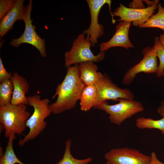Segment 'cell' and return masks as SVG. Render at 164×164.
I'll list each match as a JSON object with an SVG mask.
<instances>
[{
	"mask_svg": "<svg viewBox=\"0 0 164 164\" xmlns=\"http://www.w3.org/2000/svg\"><path fill=\"white\" fill-rule=\"evenodd\" d=\"M86 85L80 78L79 64L67 68L66 76L61 83L57 85L53 99L56 100L49 105L52 113L58 114L74 108Z\"/></svg>",
	"mask_w": 164,
	"mask_h": 164,
	"instance_id": "6da1fadb",
	"label": "cell"
},
{
	"mask_svg": "<svg viewBox=\"0 0 164 164\" xmlns=\"http://www.w3.org/2000/svg\"><path fill=\"white\" fill-rule=\"evenodd\" d=\"M28 97V105L33 108L34 111L26 123V127L29 128V132L18 143L21 147L35 138L43 131L47 125L45 119L52 113L49 108L48 99H41V96L37 94L29 96Z\"/></svg>",
	"mask_w": 164,
	"mask_h": 164,
	"instance_id": "7a4b0ae2",
	"label": "cell"
},
{
	"mask_svg": "<svg viewBox=\"0 0 164 164\" xmlns=\"http://www.w3.org/2000/svg\"><path fill=\"white\" fill-rule=\"evenodd\" d=\"M31 116L26 105L11 104L0 107V123L4 126L5 136L12 133L21 134L26 130L27 121Z\"/></svg>",
	"mask_w": 164,
	"mask_h": 164,
	"instance_id": "3957f363",
	"label": "cell"
},
{
	"mask_svg": "<svg viewBox=\"0 0 164 164\" xmlns=\"http://www.w3.org/2000/svg\"><path fill=\"white\" fill-rule=\"evenodd\" d=\"M91 43L86 39L83 34L79 35L74 40L70 50L65 53V66L67 68L72 65L102 60L105 57V52H101L95 55L91 50Z\"/></svg>",
	"mask_w": 164,
	"mask_h": 164,
	"instance_id": "277c9868",
	"label": "cell"
},
{
	"mask_svg": "<svg viewBox=\"0 0 164 164\" xmlns=\"http://www.w3.org/2000/svg\"><path fill=\"white\" fill-rule=\"evenodd\" d=\"M118 101V103L113 105L109 104L107 102L102 103L96 108L104 111L108 114L111 122L118 125L144 111L141 103L133 99L120 98Z\"/></svg>",
	"mask_w": 164,
	"mask_h": 164,
	"instance_id": "5b68a950",
	"label": "cell"
},
{
	"mask_svg": "<svg viewBox=\"0 0 164 164\" xmlns=\"http://www.w3.org/2000/svg\"><path fill=\"white\" fill-rule=\"evenodd\" d=\"M97 97L93 108L108 100L118 101L120 98L133 99L134 96L129 89L121 88L114 84L106 74H103L94 84Z\"/></svg>",
	"mask_w": 164,
	"mask_h": 164,
	"instance_id": "8992f818",
	"label": "cell"
},
{
	"mask_svg": "<svg viewBox=\"0 0 164 164\" xmlns=\"http://www.w3.org/2000/svg\"><path fill=\"white\" fill-rule=\"evenodd\" d=\"M32 9V0H30L25 8L23 20L25 24L24 32L19 38L13 39L10 44L16 47L22 43L30 44L38 50L42 57H45L46 56L45 42L43 39L41 38L37 34L35 30L36 26L32 24L33 20L31 19Z\"/></svg>",
	"mask_w": 164,
	"mask_h": 164,
	"instance_id": "52a82bcc",
	"label": "cell"
},
{
	"mask_svg": "<svg viewBox=\"0 0 164 164\" xmlns=\"http://www.w3.org/2000/svg\"><path fill=\"white\" fill-rule=\"evenodd\" d=\"M91 15V22L88 28L83 31L82 33L86 34V39L89 41L92 46L97 43V39L104 34V27L98 22V17L100 11L103 5L107 4L109 6V12L114 21L112 12L111 11V1L110 0H87Z\"/></svg>",
	"mask_w": 164,
	"mask_h": 164,
	"instance_id": "ba28073f",
	"label": "cell"
},
{
	"mask_svg": "<svg viewBox=\"0 0 164 164\" xmlns=\"http://www.w3.org/2000/svg\"><path fill=\"white\" fill-rule=\"evenodd\" d=\"M106 164H149L150 155L127 147L113 148L104 155Z\"/></svg>",
	"mask_w": 164,
	"mask_h": 164,
	"instance_id": "9c48e42d",
	"label": "cell"
},
{
	"mask_svg": "<svg viewBox=\"0 0 164 164\" xmlns=\"http://www.w3.org/2000/svg\"><path fill=\"white\" fill-rule=\"evenodd\" d=\"M143 56L140 62L128 70L125 74L122 80L123 84H131L136 75L140 73H156L158 67L155 50L153 47L147 46L142 51Z\"/></svg>",
	"mask_w": 164,
	"mask_h": 164,
	"instance_id": "30bf717a",
	"label": "cell"
},
{
	"mask_svg": "<svg viewBox=\"0 0 164 164\" xmlns=\"http://www.w3.org/2000/svg\"><path fill=\"white\" fill-rule=\"evenodd\" d=\"M159 0H156L153 5L143 9L128 8L122 3L112 12L114 17L118 16V21L132 22L133 26H139L146 22L157 8Z\"/></svg>",
	"mask_w": 164,
	"mask_h": 164,
	"instance_id": "8fae6325",
	"label": "cell"
},
{
	"mask_svg": "<svg viewBox=\"0 0 164 164\" xmlns=\"http://www.w3.org/2000/svg\"><path fill=\"white\" fill-rule=\"evenodd\" d=\"M131 22L121 21L116 26V31L111 38L108 41L100 44L101 52H105L110 48L121 47L128 49L134 47L129 37V32Z\"/></svg>",
	"mask_w": 164,
	"mask_h": 164,
	"instance_id": "7c38bea8",
	"label": "cell"
},
{
	"mask_svg": "<svg viewBox=\"0 0 164 164\" xmlns=\"http://www.w3.org/2000/svg\"><path fill=\"white\" fill-rule=\"evenodd\" d=\"M24 0H16L12 8L2 18L0 22V36L2 38L11 29L17 20H23L26 6Z\"/></svg>",
	"mask_w": 164,
	"mask_h": 164,
	"instance_id": "4fadbf2b",
	"label": "cell"
},
{
	"mask_svg": "<svg viewBox=\"0 0 164 164\" xmlns=\"http://www.w3.org/2000/svg\"><path fill=\"white\" fill-rule=\"evenodd\" d=\"M10 79L14 87L11 104L13 105H28V98L26 95L29 88V84L27 81L17 72L13 73Z\"/></svg>",
	"mask_w": 164,
	"mask_h": 164,
	"instance_id": "5bb4252c",
	"label": "cell"
},
{
	"mask_svg": "<svg viewBox=\"0 0 164 164\" xmlns=\"http://www.w3.org/2000/svg\"><path fill=\"white\" fill-rule=\"evenodd\" d=\"M80 78L86 85H94L103 74L97 72L98 67L93 62L79 64Z\"/></svg>",
	"mask_w": 164,
	"mask_h": 164,
	"instance_id": "9a60e30c",
	"label": "cell"
},
{
	"mask_svg": "<svg viewBox=\"0 0 164 164\" xmlns=\"http://www.w3.org/2000/svg\"><path fill=\"white\" fill-rule=\"evenodd\" d=\"M97 97V91L94 85L86 86L80 96V108L87 111L93 107Z\"/></svg>",
	"mask_w": 164,
	"mask_h": 164,
	"instance_id": "2e32d148",
	"label": "cell"
},
{
	"mask_svg": "<svg viewBox=\"0 0 164 164\" xmlns=\"http://www.w3.org/2000/svg\"><path fill=\"white\" fill-rule=\"evenodd\" d=\"M15 134L12 133L9 135L5 152L2 156L0 157V164H27L20 161L14 152L13 143L16 138Z\"/></svg>",
	"mask_w": 164,
	"mask_h": 164,
	"instance_id": "e0dca14e",
	"label": "cell"
},
{
	"mask_svg": "<svg viewBox=\"0 0 164 164\" xmlns=\"http://www.w3.org/2000/svg\"><path fill=\"white\" fill-rule=\"evenodd\" d=\"M135 125L139 129H156L164 134V116L158 120L143 117L139 118L136 120Z\"/></svg>",
	"mask_w": 164,
	"mask_h": 164,
	"instance_id": "ac0fdd59",
	"label": "cell"
},
{
	"mask_svg": "<svg viewBox=\"0 0 164 164\" xmlns=\"http://www.w3.org/2000/svg\"><path fill=\"white\" fill-rule=\"evenodd\" d=\"M156 13L152 15L146 22L139 26L140 28H156L164 31V7L159 3Z\"/></svg>",
	"mask_w": 164,
	"mask_h": 164,
	"instance_id": "d6986e66",
	"label": "cell"
},
{
	"mask_svg": "<svg viewBox=\"0 0 164 164\" xmlns=\"http://www.w3.org/2000/svg\"><path fill=\"white\" fill-rule=\"evenodd\" d=\"M65 144L64 152L63 158L56 164H88L92 161L91 157L84 159H78L74 157L70 150L71 145L70 139L67 140Z\"/></svg>",
	"mask_w": 164,
	"mask_h": 164,
	"instance_id": "ffe728a7",
	"label": "cell"
},
{
	"mask_svg": "<svg viewBox=\"0 0 164 164\" xmlns=\"http://www.w3.org/2000/svg\"><path fill=\"white\" fill-rule=\"evenodd\" d=\"M13 83L10 79L0 84V107L11 104L13 90Z\"/></svg>",
	"mask_w": 164,
	"mask_h": 164,
	"instance_id": "44dd1931",
	"label": "cell"
},
{
	"mask_svg": "<svg viewBox=\"0 0 164 164\" xmlns=\"http://www.w3.org/2000/svg\"><path fill=\"white\" fill-rule=\"evenodd\" d=\"M155 50L157 56L159 60V64L156 72L159 77L164 76V49L160 41L159 37L156 36L154 40V45L152 47Z\"/></svg>",
	"mask_w": 164,
	"mask_h": 164,
	"instance_id": "7402d4cb",
	"label": "cell"
},
{
	"mask_svg": "<svg viewBox=\"0 0 164 164\" xmlns=\"http://www.w3.org/2000/svg\"><path fill=\"white\" fill-rule=\"evenodd\" d=\"M16 1L15 0H0V19L13 7Z\"/></svg>",
	"mask_w": 164,
	"mask_h": 164,
	"instance_id": "603a6c76",
	"label": "cell"
},
{
	"mask_svg": "<svg viewBox=\"0 0 164 164\" xmlns=\"http://www.w3.org/2000/svg\"><path fill=\"white\" fill-rule=\"evenodd\" d=\"M12 75V72H8L5 68L0 57V83L6 80L10 79Z\"/></svg>",
	"mask_w": 164,
	"mask_h": 164,
	"instance_id": "cb8c5ba5",
	"label": "cell"
},
{
	"mask_svg": "<svg viewBox=\"0 0 164 164\" xmlns=\"http://www.w3.org/2000/svg\"><path fill=\"white\" fill-rule=\"evenodd\" d=\"M142 0H133L129 5V8L133 9H143L145 8Z\"/></svg>",
	"mask_w": 164,
	"mask_h": 164,
	"instance_id": "d4e9b609",
	"label": "cell"
},
{
	"mask_svg": "<svg viewBox=\"0 0 164 164\" xmlns=\"http://www.w3.org/2000/svg\"><path fill=\"white\" fill-rule=\"evenodd\" d=\"M150 155L151 160L149 164H164L158 159L155 152H152Z\"/></svg>",
	"mask_w": 164,
	"mask_h": 164,
	"instance_id": "484cf974",
	"label": "cell"
},
{
	"mask_svg": "<svg viewBox=\"0 0 164 164\" xmlns=\"http://www.w3.org/2000/svg\"><path fill=\"white\" fill-rule=\"evenodd\" d=\"M157 112L161 116H164V101L161 102L160 106L157 111Z\"/></svg>",
	"mask_w": 164,
	"mask_h": 164,
	"instance_id": "4316f807",
	"label": "cell"
},
{
	"mask_svg": "<svg viewBox=\"0 0 164 164\" xmlns=\"http://www.w3.org/2000/svg\"><path fill=\"white\" fill-rule=\"evenodd\" d=\"M159 38L161 45L164 49V32L162 34L160 35Z\"/></svg>",
	"mask_w": 164,
	"mask_h": 164,
	"instance_id": "83f0119b",
	"label": "cell"
},
{
	"mask_svg": "<svg viewBox=\"0 0 164 164\" xmlns=\"http://www.w3.org/2000/svg\"><path fill=\"white\" fill-rule=\"evenodd\" d=\"M0 157H1L3 155L4 153L3 151L2 148L0 147Z\"/></svg>",
	"mask_w": 164,
	"mask_h": 164,
	"instance_id": "f1b7e54d",
	"label": "cell"
}]
</instances>
